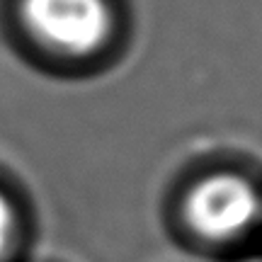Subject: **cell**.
<instances>
[{"label":"cell","mask_w":262,"mask_h":262,"mask_svg":"<svg viewBox=\"0 0 262 262\" xmlns=\"http://www.w3.org/2000/svg\"><path fill=\"white\" fill-rule=\"evenodd\" d=\"M185 219L192 233L209 243H231L253 231L262 219V196L238 172L206 175L189 189Z\"/></svg>","instance_id":"1"},{"label":"cell","mask_w":262,"mask_h":262,"mask_svg":"<svg viewBox=\"0 0 262 262\" xmlns=\"http://www.w3.org/2000/svg\"><path fill=\"white\" fill-rule=\"evenodd\" d=\"M29 34L66 56H88L107 44L114 15L107 0H22Z\"/></svg>","instance_id":"2"},{"label":"cell","mask_w":262,"mask_h":262,"mask_svg":"<svg viewBox=\"0 0 262 262\" xmlns=\"http://www.w3.org/2000/svg\"><path fill=\"white\" fill-rule=\"evenodd\" d=\"M19 235L17 209L3 189H0V262H8L10 255L15 253Z\"/></svg>","instance_id":"3"},{"label":"cell","mask_w":262,"mask_h":262,"mask_svg":"<svg viewBox=\"0 0 262 262\" xmlns=\"http://www.w3.org/2000/svg\"><path fill=\"white\" fill-rule=\"evenodd\" d=\"M250 262H262V260H250Z\"/></svg>","instance_id":"4"}]
</instances>
